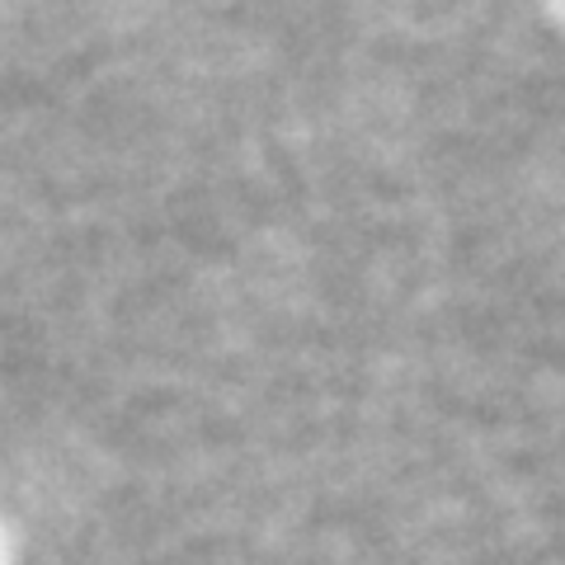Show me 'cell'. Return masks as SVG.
Here are the masks:
<instances>
[]
</instances>
